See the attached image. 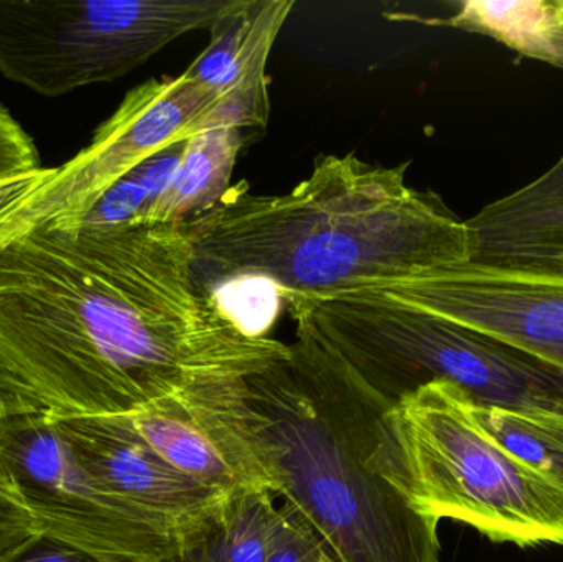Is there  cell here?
I'll return each instance as SVG.
<instances>
[{
    "mask_svg": "<svg viewBox=\"0 0 563 562\" xmlns=\"http://www.w3.org/2000/svg\"><path fill=\"white\" fill-rule=\"evenodd\" d=\"M288 352L198 286L188 223L40 224L0 246V360L49 411L135 415Z\"/></svg>",
    "mask_w": 563,
    "mask_h": 562,
    "instance_id": "obj_1",
    "label": "cell"
},
{
    "mask_svg": "<svg viewBox=\"0 0 563 562\" xmlns=\"http://www.w3.org/2000/svg\"><path fill=\"white\" fill-rule=\"evenodd\" d=\"M336 562H440L439 520L410 504L387 412L307 330L285 359L247 379L201 389Z\"/></svg>",
    "mask_w": 563,
    "mask_h": 562,
    "instance_id": "obj_2",
    "label": "cell"
},
{
    "mask_svg": "<svg viewBox=\"0 0 563 562\" xmlns=\"http://www.w3.org/2000/svg\"><path fill=\"white\" fill-rule=\"evenodd\" d=\"M407 167L323 154L287 194L231 188L188 223L195 280L207 293L264 280L284 300L371 289L466 263L465 221L439 195L410 187Z\"/></svg>",
    "mask_w": 563,
    "mask_h": 562,
    "instance_id": "obj_3",
    "label": "cell"
},
{
    "mask_svg": "<svg viewBox=\"0 0 563 562\" xmlns=\"http://www.w3.org/2000/svg\"><path fill=\"white\" fill-rule=\"evenodd\" d=\"M295 323L393 408L443 379L476 405L563 416V373L493 337L364 290L290 297Z\"/></svg>",
    "mask_w": 563,
    "mask_h": 562,
    "instance_id": "obj_4",
    "label": "cell"
},
{
    "mask_svg": "<svg viewBox=\"0 0 563 562\" xmlns=\"http://www.w3.org/2000/svg\"><path fill=\"white\" fill-rule=\"evenodd\" d=\"M417 511L519 548L563 547V487L512 458L476 422L472 398L443 379L387 412Z\"/></svg>",
    "mask_w": 563,
    "mask_h": 562,
    "instance_id": "obj_5",
    "label": "cell"
},
{
    "mask_svg": "<svg viewBox=\"0 0 563 562\" xmlns=\"http://www.w3.org/2000/svg\"><path fill=\"white\" fill-rule=\"evenodd\" d=\"M238 0H0V75L46 98L115 81Z\"/></svg>",
    "mask_w": 563,
    "mask_h": 562,
    "instance_id": "obj_6",
    "label": "cell"
},
{
    "mask_svg": "<svg viewBox=\"0 0 563 562\" xmlns=\"http://www.w3.org/2000/svg\"><path fill=\"white\" fill-rule=\"evenodd\" d=\"M0 492L42 537L99 562H164L175 535L96 481L62 438L48 411L0 419Z\"/></svg>",
    "mask_w": 563,
    "mask_h": 562,
    "instance_id": "obj_7",
    "label": "cell"
},
{
    "mask_svg": "<svg viewBox=\"0 0 563 562\" xmlns=\"http://www.w3.org/2000/svg\"><path fill=\"white\" fill-rule=\"evenodd\" d=\"M221 101L185 73L152 78L125 95L91 142L59 167L9 227V240L40 224L71 228L147 158L218 125Z\"/></svg>",
    "mask_w": 563,
    "mask_h": 562,
    "instance_id": "obj_8",
    "label": "cell"
},
{
    "mask_svg": "<svg viewBox=\"0 0 563 562\" xmlns=\"http://www.w3.org/2000/svg\"><path fill=\"white\" fill-rule=\"evenodd\" d=\"M363 290L485 333L563 373V271L466 261Z\"/></svg>",
    "mask_w": 563,
    "mask_h": 562,
    "instance_id": "obj_9",
    "label": "cell"
},
{
    "mask_svg": "<svg viewBox=\"0 0 563 562\" xmlns=\"http://www.w3.org/2000/svg\"><path fill=\"white\" fill-rule=\"evenodd\" d=\"M48 415L96 481L161 520L178 543L203 527L231 495L167 464L134 431L128 416L62 415L49 409Z\"/></svg>",
    "mask_w": 563,
    "mask_h": 562,
    "instance_id": "obj_10",
    "label": "cell"
},
{
    "mask_svg": "<svg viewBox=\"0 0 563 562\" xmlns=\"http://www.w3.org/2000/svg\"><path fill=\"white\" fill-rule=\"evenodd\" d=\"M294 0H238L210 29V42L185 75L223 101L224 124L264 131L271 114L267 62Z\"/></svg>",
    "mask_w": 563,
    "mask_h": 562,
    "instance_id": "obj_11",
    "label": "cell"
},
{
    "mask_svg": "<svg viewBox=\"0 0 563 562\" xmlns=\"http://www.w3.org/2000/svg\"><path fill=\"white\" fill-rule=\"evenodd\" d=\"M465 223L470 261L563 271V155L544 175Z\"/></svg>",
    "mask_w": 563,
    "mask_h": 562,
    "instance_id": "obj_12",
    "label": "cell"
},
{
    "mask_svg": "<svg viewBox=\"0 0 563 562\" xmlns=\"http://www.w3.org/2000/svg\"><path fill=\"white\" fill-rule=\"evenodd\" d=\"M128 419L152 451L200 484L223 494L261 488L220 429L187 395L142 409Z\"/></svg>",
    "mask_w": 563,
    "mask_h": 562,
    "instance_id": "obj_13",
    "label": "cell"
},
{
    "mask_svg": "<svg viewBox=\"0 0 563 562\" xmlns=\"http://www.w3.org/2000/svg\"><path fill=\"white\" fill-rule=\"evenodd\" d=\"M246 132L214 125L188 139L184 157L164 194L145 208L137 224L190 223L224 200Z\"/></svg>",
    "mask_w": 563,
    "mask_h": 562,
    "instance_id": "obj_14",
    "label": "cell"
},
{
    "mask_svg": "<svg viewBox=\"0 0 563 562\" xmlns=\"http://www.w3.org/2000/svg\"><path fill=\"white\" fill-rule=\"evenodd\" d=\"M386 16L483 33L521 55L563 69V0H470L446 20L393 12Z\"/></svg>",
    "mask_w": 563,
    "mask_h": 562,
    "instance_id": "obj_15",
    "label": "cell"
},
{
    "mask_svg": "<svg viewBox=\"0 0 563 562\" xmlns=\"http://www.w3.org/2000/svg\"><path fill=\"white\" fill-rule=\"evenodd\" d=\"M276 495L241 488L220 510L178 543L181 562H266L276 515Z\"/></svg>",
    "mask_w": 563,
    "mask_h": 562,
    "instance_id": "obj_16",
    "label": "cell"
},
{
    "mask_svg": "<svg viewBox=\"0 0 563 562\" xmlns=\"http://www.w3.org/2000/svg\"><path fill=\"white\" fill-rule=\"evenodd\" d=\"M479 428L512 458L563 487V416L526 415L476 405Z\"/></svg>",
    "mask_w": 563,
    "mask_h": 562,
    "instance_id": "obj_17",
    "label": "cell"
},
{
    "mask_svg": "<svg viewBox=\"0 0 563 562\" xmlns=\"http://www.w3.org/2000/svg\"><path fill=\"white\" fill-rule=\"evenodd\" d=\"M266 562H336L323 541L287 505L277 507Z\"/></svg>",
    "mask_w": 563,
    "mask_h": 562,
    "instance_id": "obj_18",
    "label": "cell"
},
{
    "mask_svg": "<svg viewBox=\"0 0 563 562\" xmlns=\"http://www.w3.org/2000/svg\"><path fill=\"white\" fill-rule=\"evenodd\" d=\"M42 168L35 142L0 104V181Z\"/></svg>",
    "mask_w": 563,
    "mask_h": 562,
    "instance_id": "obj_19",
    "label": "cell"
},
{
    "mask_svg": "<svg viewBox=\"0 0 563 562\" xmlns=\"http://www.w3.org/2000/svg\"><path fill=\"white\" fill-rule=\"evenodd\" d=\"M185 145H187V142L172 145V147L155 154L154 157L142 162L134 170L125 175L144 191L145 198H147L145 208L151 207L164 194L165 188L170 185L172 178H174L175 172H177L178 165H180L181 157H184Z\"/></svg>",
    "mask_w": 563,
    "mask_h": 562,
    "instance_id": "obj_20",
    "label": "cell"
},
{
    "mask_svg": "<svg viewBox=\"0 0 563 562\" xmlns=\"http://www.w3.org/2000/svg\"><path fill=\"white\" fill-rule=\"evenodd\" d=\"M53 168L0 181V246L9 240V227L36 190L48 180Z\"/></svg>",
    "mask_w": 563,
    "mask_h": 562,
    "instance_id": "obj_21",
    "label": "cell"
},
{
    "mask_svg": "<svg viewBox=\"0 0 563 562\" xmlns=\"http://www.w3.org/2000/svg\"><path fill=\"white\" fill-rule=\"evenodd\" d=\"M42 537L29 515L0 492V562H9Z\"/></svg>",
    "mask_w": 563,
    "mask_h": 562,
    "instance_id": "obj_22",
    "label": "cell"
},
{
    "mask_svg": "<svg viewBox=\"0 0 563 562\" xmlns=\"http://www.w3.org/2000/svg\"><path fill=\"white\" fill-rule=\"evenodd\" d=\"M48 411L32 388L0 360V419Z\"/></svg>",
    "mask_w": 563,
    "mask_h": 562,
    "instance_id": "obj_23",
    "label": "cell"
},
{
    "mask_svg": "<svg viewBox=\"0 0 563 562\" xmlns=\"http://www.w3.org/2000/svg\"><path fill=\"white\" fill-rule=\"evenodd\" d=\"M9 562H99L89 554L59 543L52 538L38 537L22 553L16 554Z\"/></svg>",
    "mask_w": 563,
    "mask_h": 562,
    "instance_id": "obj_24",
    "label": "cell"
},
{
    "mask_svg": "<svg viewBox=\"0 0 563 562\" xmlns=\"http://www.w3.org/2000/svg\"><path fill=\"white\" fill-rule=\"evenodd\" d=\"M164 562H181L180 558H178V554H175L174 558H170V560L164 561Z\"/></svg>",
    "mask_w": 563,
    "mask_h": 562,
    "instance_id": "obj_25",
    "label": "cell"
}]
</instances>
